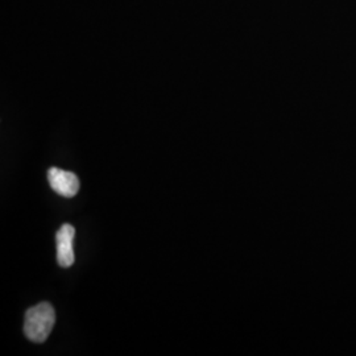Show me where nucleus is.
<instances>
[{"label":"nucleus","instance_id":"obj_3","mask_svg":"<svg viewBox=\"0 0 356 356\" xmlns=\"http://www.w3.org/2000/svg\"><path fill=\"white\" fill-rule=\"evenodd\" d=\"M74 235H76V229L72 225H64L57 231V235H56L57 261L61 267H72L74 263V251H73Z\"/></svg>","mask_w":356,"mask_h":356},{"label":"nucleus","instance_id":"obj_2","mask_svg":"<svg viewBox=\"0 0 356 356\" xmlns=\"http://www.w3.org/2000/svg\"><path fill=\"white\" fill-rule=\"evenodd\" d=\"M48 179H49L51 189L66 198L74 197L81 186L79 179L74 173L58 169V168L49 169Z\"/></svg>","mask_w":356,"mask_h":356},{"label":"nucleus","instance_id":"obj_1","mask_svg":"<svg viewBox=\"0 0 356 356\" xmlns=\"http://www.w3.org/2000/svg\"><path fill=\"white\" fill-rule=\"evenodd\" d=\"M56 323V312L48 302H41L31 307L26 313L24 334L35 343H42L51 335Z\"/></svg>","mask_w":356,"mask_h":356}]
</instances>
